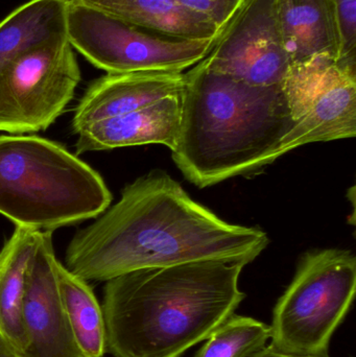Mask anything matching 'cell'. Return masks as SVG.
I'll use <instances>...</instances> for the list:
<instances>
[{"label": "cell", "mask_w": 356, "mask_h": 357, "mask_svg": "<svg viewBox=\"0 0 356 357\" xmlns=\"http://www.w3.org/2000/svg\"><path fill=\"white\" fill-rule=\"evenodd\" d=\"M95 218L73 236L65 255V266L87 282L205 260L247 266L269 245L265 231L222 220L160 171L125 186Z\"/></svg>", "instance_id": "6da1fadb"}, {"label": "cell", "mask_w": 356, "mask_h": 357, "mask_svg": "<svg viewBox=\"0 0 356 357\" xmlns=\"http://www.w3.org/2000/svg\"><path fill=\"white\" fill-rule=\"evenodd\" d=\"M240 262L142 268L106 281L102 310L113 357H182L235 314Z\"/></svg>", "instance_id": "7a4b0ae2"}, {"label": "cell", "mask_w": 356, "mask_h": 357, "mask_svg": "<svg viewBox=\"0 0 356 357\" xmlns=\"http://www.w3.org/2000/svg\"><path fill=\"white\" fill-rule=\"evenodd\" d=\"M294 127L282 85H249L200 61L184 73L171 156L188 181L205 188L281 157Z\"/></svg>", "instance_id": "3957f363"}, {"label": "cell", "mask_w": 356, "mask_h": 357, "mask_svg": "<svg viewBox=\"0 0 356 357\" xmlns=\"http://www.w3.org/2000/svg\"><path fill=\"white\" fill-rule=\"evenodd\" d=\"M111 202L102 176L61 144L0 136V214L15 226L52 232L98 218Z\"/></svg>", "instance_id": "277c9868"}, {"label": "cell", "mask_w": 356, "mask_h": 357, "mask_svg": "<svg viewBox=\"0 0 356 357\" xmlns=\"http://www.w3.org/2000/svg\"><path fill=\"white\" fill-rule=\"evenodd\" d=\"M355 291L351 252L307 253L274 308L269 347L288 356L330 357L332 335L350 310Z\"/></svg>", "instance_id": "5b68a950"}, {"label": "cell", "mask_w": 356, "mask_h": 357, "mask_svg": "<svg viewBox=\"0 0 356 357\" xmlns=\"http://www.w3.org/2000/svg\"><path fill=\"white\" fill-rule=\"evenodd\" d=\"M66 33L75 50L108 73H183L202 61L219 37L173 39L130 24L79 0H69Z\"/></svg>", "instance_id": "8992f818"}, {"label": "cell", "mask_w": 356, "mask_h": 357, "mask_svg": "<svg viewBox=\"0 0 356 357\" xmlns=\"http://www.w3.org/2000/svg\"><path fill=\"white\" fill-rule=\"evenodd\" d=\"M79 81L67 35L23 52L0 70V132L45 131L71 102Z\"/></svg>", "instance_id": "52a82bcc"}, {"label": "cell", "mask_w": 356, "mask_h": 357, "mask_svg": "<svg viewBox=\"0 0 356 357\" xmlns=\"http://www.w3.org/2000/svg\"><path fill=\"white\" fill-rule=\"evenodd\" d=\"M295 127L282 155L314 142L356 135V68L328 54L291 65L282 83Z\"/></svg>", "instance_id": "ba28073f"}, {"label": "cell", "mask_w": 356, "mask_h": 357, "mask_svg": "<svg viewBox=\"0 0 356 357\" xmlns=\"http://www.w3.org/2000/svg\"><path fill=\"white\" fill-rule=\"evenodd\" d=\"M201 63L249 85H282L292 62L275 0H246Z\"/></svg>", "instance_id": "9c48e42d"}, {"label": "cell", "mask_w": 356, "mask_h": 357, "mask_svg": "<svg viewBox=\"0 0 356 357\" xmlns=\"http://www.w3.org/2000/svg\"><path fill=\"white\" fill-rule=\"evenodd\" d=\"M52 232L40 233L23 299L26 346L21 357H86L73 337L56 283Z\"/></svg>", "instance_id": "30bf717a"}, {"label": "cell", "mask_w": 356, "mask_h": 357, "mask_svg": "<svg viewBox=\"0 0 356 357\" xmlns=\"http://www.w3.org/2000/svg\"><path fill=\"white\" fill-rule=\"evenodd\" d=\"M184 73L138 71L108 73L94 81L73 114L72 131L105 119L135 112L169 96H181Z\"/></svg>", "instance_id": "8fae6325"}, {"label": "cell", "mask_w": 356, "mask_h": 357, "mask_svg": "<svg viewBox=\"0 0 356 357\" xmlns=\"http://www.w3.org/2000/svg\"><path fill=\"white\" fill-rule=\"evenodd\" d=\"M181 121V96H169L146 108L92 123L77 132V152H98L162 144L173 151Z\"/></svg>", "instance_id": "7c38bea8"}, {"label": "cell", "mask_w": 356, "mask_h": 357, "mask_svg": "<svg viewBox=\"0 0 356 357\" xmlns=\"http://www.w3.org/2000/svg\"><path fill=\"white\" fill-rule=\"evenodd\" d=\"M275 6L292 64L321 54L340 60V29L334 0H275Z\"/></svg>", "instance_id": "4fadbf2b"}, {"label": "cell", "mask_w": 356, "mask_h": 357, "mask_svg": "<svg viewBox=\"0 0 356 357\" xmlns=\"http://www.w3.org/2000/svg\"><path fill=\"white\" fill-rule=\"evenodd\" d=\"M40 233L16 227L0 251V341L17 357L22 356L26 346L23 299L29 261Z\"/></svg>", "instance_id": "5bb4252c"}, {"label": "cell", "mask_w": 356, "mask_h": 357, "mask_svg": "<svg viewBox=\"0 0 356 357\" xmlns=\"http://www.w3.org/2000/svg\"><path fill=\"white\" fill-rule=\"evenodd\" d=\"M115 18L178 40H208L222 31L207 17L171 0H79Z\"/></svg>", "instance_id": "9a60e30c"}, {"label": "cell", "mask_w": 356, "mask_h": 357, "mask_svg": "<svg viewBox=\"0 0 356 357\" xmlns=\"http://www.w3.org/2000/svg\"><path fill=\"white\" fill-rule=\"evenodd\" d=\"M69 0H29L0 21V70L23 52L67 35Z\"/></svg>", "instance_id": "2e32d148"}, {"label": "cell", "mask_w": 356, "mask_h": 357, "mask_svg": "<svg viewBox=\"0 0 356 357\" xmlns=\"http://www.w3.org/2000/svg\"><path fill=\"white\" fill-rule=\"evenodd\" d=\"M54 268L63 310L79 350L86 357H104L106 324L93 291L87 281L71 273L58 259Z\"/></svg>", "instance_id": "e0dca14e"}, {"label": "cell", "mask_w": 356, "mask_h": 357, "mask_svg": "<svg viewBox=\"0 0 356 357\" xmlns=\"http://www.w3.org/2000/svg\"><path fill=\"white\" fill-rule=\"evenodd\" d=\"M270 337L269 325L234 314L211 333L194 357H251L267 347Z\"/></svg>", "instance_id": "ac0fdd59"}, {"label": "cell", "mask_w": 356, "mask_h": 357, "mask_svg": "<svg viewBox=\"0 0 356 357\" xmlns=\"http://www.w3.org/2000/svg\"><path fill=\"white\" fill-rule=\"evenodd\" d=\"M340 29V62L356 68V0H334Z\"/></svg>", "instance_id": "d6986e66"}, {"label": "cell", "mask_w": 356, "mask_h": 357, "mask_svg": "<svg viewBox=\"0 0 356 357\" xmlns=\"http://www.w3.org/2000/svg\"><path fill=\"white\" fill-rule=\"evenodd\" d=\"M175 3L207 17L219 31L229 24L246 0H171Z\"/></svg>", "instance_id": "ffe728a7"}, {"label": "cell", "mask_w": 356, "mask_h": 357, "mask_svg": "<svg viewBox=\"0 0 356 357\" xmlns=\"http://www.w3.org/2000/svg\"><path fill=\"white\" fill-rule=\"evenodd\" d=\"M251 357H304V356H288V354H279V352L274 351L273 349L267 346L265 349L261 350V351L257 352L256 354L252 356Z\"/></svg>", "instance_id": "44dd1931"}, {"label": "cell", "mask_w": 356, "mask_h": 357, "mask_svg": "<svg viewBox=\"0 0 356 357\" xmlns=\"http://www.w3.org/2000/svg\"><path fill=\"white\" fill-rule=\"evenodd\" d=\"M3 345V344H2ZM3 357H17L15 354H13L12 352L8 351L6 347L3 346Z\"/></svg>", "instance_id": "7402d4cb"}, {"label": "cell", "mask_w": 356, "mask_h": 357, "mask_svg": "<svg viewBox=\"0 0 356 357\" xmlns=\"http://www.w3.org/2000/svg\"><path fill=\"white\" fill-rule=\"evenodd\" d=\"M0 357H3V345H2L1 341H0Z\"/></svg>", "instance_id": "603a6c76"}]
</instances>
